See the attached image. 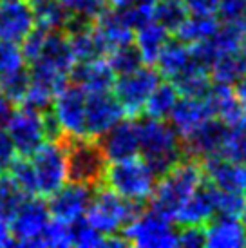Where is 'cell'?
Returning a JSON list of instances; mask_svg holds the SVG:
<instances>
[{
  "mask_svg": "<svg viewBox=\"0 0 246 248\" xmlns=\"http://www.w3.org/2000/svg\"><path fill=\"white\" fill-rule=\"evenodd\" d=\"M15 109V104L9 100V98L0 91V127H4L7 122V118H9V114L13 112Z\"/></svg>",
  "mask_w": 246,
  "mask_h": 248,
  "instance_id": "46",
  "label": "cell"
},
{
  "mask_svg": "<svg viewBox=\"0 0 246 248\" xmlns=\"http://www.w3.org/2000/svg\"><path fill=\"white\" fill-rule=\"evenodd\" d=\"M16 156L18 154L15 151V147L11 143L9 136H7V132L4 131V127H0V169L6 172Z\"/></svg>",
  "mask_w": 246,
  "mask_h": 248,
  "instance_id": "43",
  "label": "cell"
},
{
  "mask_svg": "<svg viewBox=\"0 0 246 248\" xmlns=\"http://www.w3.org/2000/svg\"><path fill=\"white\" fill-rule=\"evenodd\" d=\"M42 247H71V225L51 217V221H49L46 230H44V235H42Z\"/></svg>",
  "mask_w": 246,
  "mask_h": 248,
  "instance_id": "39",
  "label": "cell"
},
{
  "mask_svg": "<svg viewBox=\"0 0 246 248\" xmlns=\"http://www.w3.org/2000/svg\"><path fill=\"white\" fill-rule=\"evenodd\" d=\"M230 127H226L221 120L210 118L203 125H199L196 131L181 140L183 154L196 159H206L212 156H221L226 143Z\"/></svg>",
  "mask_w": 246,
  "mask_h": 248,
  "instance_id": "14",
  "label": "cell"
},
{
  "mask_svg": "<svg viewBox=\"0 0 246 248\" xmlns=\"http://www.w3.org/2000/svg\"><path fill=\"white\" fill-rule=\"evenodd\" d=\"M139 208L141 205H136L105 185H100L94 188L92 200L83 219L103 235H114L122 234L125 225L136 216Z\"/></svg>",
  "mask_w": 246,
  "mask_h": 248,
  "instance_id": "5",
  "label": "cell"
},
{
  "mask_svg": "<svg viewBox=\"0 0 246 248\" xmlns=\"http://www.w3.org/2000/svg\"><path fill=\"white\" fill-rule=\"evenodd\" d=\"M214 118L221 120L226 127H241L246 125V105L243 104L233 89V85L214 83L205 94Z\"/></svg>",
  "mask_w": 246,
  "mask_h": 248,
  "instance_id": "19",
  "label": "cell"
},
{
  "mask_svg": "<svg viewBox=\"0 0 246 248\" xmlns=\"http://www.w3.org/2000/svg\"><path fill=\"white\" fill-rule=\"evenodd\" d=\"M214 203L215 214L228 217H246V194L237 190H217L214 188Z\"/></svg>",
  "mask_w": 246,
  "mask_h": 248,
  "instance_id": "35",
  "label": "cell"
},
{
  "mask_svg": "<svg viewBox=\"0 0 246 248\" xmlns=\"http://www.w3.org/2000/svg\"><path fill=\"white\" fill-rule=\"evenodd\" d=\"M92 28H94L96 35L100 36L102 44L105 46L107 53L110 49L130 44L134 40V29L109 6L92 20Z\"/></svg>",
  "mask_w": 246,
  "mask_h": 248,
  "instance_id": "25",
  "label": "cell"
},
{
  "mask_svg": "<svg viewBox=\"0 0 246 248\" xmlns=\"http://www.w3.org/2000/svg\"><path fill=\"white\" fill-rule=\"evenodd\" d=\"M188 13L194 15H217L223 0H183Z\"/></svg>",
  "mask_w": 246,
  "mask_h": 248,
  "instance_id": "44",
  "label": "cell"
},
{
  "mask_svg": "<svg viewBox=\"0 0 246 248\" xmlns=\"http://www.w3.org/2000/svg\"><path fill=\"white\" fill-rule=\"evenodd\" d=\"M28 67L20 44L0 40V82Z\"/></svg>",
  "mask_w": 246,
  "mask_h": 248,
  "instance_id": "36",
  "label": "cell"
},
{
  "mask_svg": "<svg viewBox=\"0 0 246 248\" xmlns=\"http://www.w3.org/2000/svg\"><path fill=\"white\" fill-rule=\"evenodd\" d=\"M71 247H78V248L107 247V235L98 232L85 219H78L71 225Z\"/></svg>",
  "mask_w": 246,
  "mask_h": 248,
  "instance_id": "37",
  "label": "cell"
},
{
  "mask_svg": "<svg viewBox=\"0 0 246 248\" xmlns=\"http://www.w3.org/2000/svg\"><path fill=\"white\" fill-rule=\"evenodd\" d=\"M196 65H205L206 67V63L201 62L199 56L196 55L194 47L178 40V38H174V40L170 38L167 42L159 56L156 58V62H154V67L159 73V76L163 80H169V82L178 80L179 76L184 75L186 71H190Z\"/></svg>",
  "mask_w": 246,
  "mask_h": 248,
  "instance_id": "17",
  "label": "cell"
},
{
  "mask_svg": "<svg viewBox=\"0 0 246 248\" xmlns=\"http://www.w3.org/2000/svg\"><path fill=\"white\" fill-rule=\"evenodd\" d=\"M219 24H221V18L217 15L188 13V16L181 22V26L174 31V35L178 40L184 42L188 46H198V44L206 42L217 31Z\"/></svg>",
  "mask_w": 246,
  "mask_h": 248,
  "instance_id": "28",
  "label": "cell"
},
{
  "mask_svg": "<svg viewBox=\"0 0 246 248\" xmlns=\"http://www.w3.org/2000/svg\"><path fill=\"white\" fill-rule=\"evenodd\" d=\"M206 183L217 190H237L246 188V167L228 156H212L201 161Z\"/></svg>",
  "mask_w": 246,
  "mask_h": 248,
  "instance_id": "18",
  "label": "cell"
},
{
  "mask_svg": "<svg viewBox=\"0 0 246 248\" xmlns=\"http://www.w3.org/2000/svg\"><path fill=\"white\" fill-rule=\"evenodd\" d=\"M36 26L29 0H0V40L20 44Z\"/></svg>",
  "mask_w": 246,
  "mask_h": 248,
  "instance_id": "16",
  "label": "cell"
},
{
  "mask_svg": "<svg viewBox=\"0 0 246 248\" xmlns=\"http://www.w3.org/2000/svg\"><path fill=\"white\" fill-rule=\"evenodd\" d=\"M161 82V76L154 65H139L138 69L116 76L112 93L122 104L125 116L136 118L143 112V107L151 93Z\"/></svg>",
  "mask_w": 246,
  "mask_h": 248,
  "instance_id": "10",
  "label": "cell"
},
{
  "mask_svg": "<svg viewBox=\"0 0 246 248\" xmlns=\"http://www.w3.org/2000/svg\"><path fill=\"white\" fill-rule=\"evenodd\" d=\"M179 227L154 208H139L136 216L125 225L122 235L130 247L139 248H172L178 247Z\"/></svg>",
  "mask_w": 246,
  "mask_h": 248,
  "instance_id": "6",
  "label": "cell"
},
{
  "mask_svg": "<svg viewBox=\"0 0 246 248\" xmlns=\"http://www.w3.org/2000/svg\"><path fill=\"white\" fill-rule=\"evenodd\" d=\"M186 16H188V9L183 0H157L154 15H152V18L159 22L165 29H169L172 35Z\"/></svg>",
  "mask_w": 246,
  "mask_h": 248,
  "instance_id": "33",
  "label": "cell"
},
{
  "mask_svg": "<svg viewBox=\"0 0 246 248\" xmlns=\"http://www.w3.org/2000/svg\"><path fill=\"white\" fill-rule=\"evenodd\" d=\"M28 198L29 196L9 176V172L0 174V217L11 221Z\"/></svg>",
  "mask_w": 246,
  "mask_h": 248,
  "instance_id": "32",
  "label": "cell"
},
{
  "mask_svg": "<svg viewBox=\"0 0 246 248\" xmlns=\"http://www.w3.org/2000/svg\"><path fill=\"white\" fill-rule=\"evenodd\" d=\"M210 118H214V114L206 96H179L178 104L169 116V122L176 129L179 138L183 140Z\"/></svg>",
  "mask_w": 246,
  "mask_h": 248,
  "instance_id": "20",
  "label": "cell"
},
{
  "mask_svg": "<svg viewBox=\"0 0 246 248\" xmlns=\"http://www.w3.org/2000/svg\"><path fill=\"white\" fill-rule=\"evenodd\" d=\"M157 0H109V7L116 11L132 29L152 20Z\"/></svg>",
  "mask_w": 246,
  "mask_h": 248,
  "instance_id": "30",
  "label": "cell"
},
{
  "mask_svg": "<svg viewBox=\"0 0 246 248\" xmlns=\"http://www.w3.org/2000/svg\"><path fill=\"white\" fill-rule=\"evenodd\" d=\"M205 247L241 248L246 247V223L241 217H228L215 214L203 227Z\"/></svg>",
  "mask_w": 246,
  "mask_h": 248,
  "instance_id": "21",
  "label": "cell"
},
{
  "mask_svg": "<svg viewBox=\"0 0 246 248\" xmlns=\"http://www.w3.org/2000/svg\"><path fill=\"white\" fill-rule=\"evenodd\" d=\"M107 161H120V159L139 156V131L138 120L132 116H125L114 127L98 138Z\"/></svg>",
  "mask_w": 246,
  "mask_h": 248,
  "instance_id": "15",
  "label": "cell"
},
{
  "mask_svg": "<svg viewBox=\"0 0 246 248\" xmlns=\"http://www.w3.org/2000/svg\"><path fill=\"white\" fill-rule=\"evenodd\" d=\"M178 247H183V248L205 247V232H203V227H196V225L179 227Z\"/></svg>",
  "mask_w": 246,
  "mask_h": 248,
  "instance_id": "41",
  "label": "cell"
},
{
  "mask_svg": "<svg viewBox=\"0 0 246 248\" xmlns=\"http://www.w3.org/2000/svg\"><path fill=\"white\" fill-rule=\"evenodd\" d=\"M156 181L157 174L152 170V167L141 156H134L120 161H109L102 185L136 205H145L151 200Z\"/></svg>",
  "mask_w": 246,
  "mask_h": 248,
  "instance_id": "3",
  "label": "cell"
},
{
  "mask_svg": "<svg viewBox=\"0 0 246 248\" xmlns=\"http://www.w3.org/2000/svg\"><path fill=\"white\" fill-rule=\"evenodd\" d=\"M2 172H4V170H2V169H0V174H2Z\"/></svg>",
  "mask_w": 246,
  "mask_h": 248,
  "instance_id": "49",
  "label": "cell"
},
{
  "mask_svg": "<svg viewBox=\"0 0 246 248\" xmlns=\"http://www.w3.org/2000/svg\"><path fill=\"white\" fill-rule=\"evenodd\" d=\"M215 216V203H214V190L208 183H203L188 200L179 207L174 216V223L178 227L196 225L205 227L208 221Z\"/></svg>",
  "mask_w": 246,
  "mask_h": 248,
  "instance_id": "23",
  "label": "cell"
},
{
  "mask_svg": "<svg viewBox=\"0 0 246 248\" xmlns=\"http://www.w3.org/2000/svg\"><path fill=\"white\" fill-rule=\"evenodd\" d=\"M105 60L110 65V69L114 71V75H125V73H130V71L138 69L139 65H143V60L138 53L136 46L130 42V44H125V46H120V47L110 49L109 53L105 55Z\"/></svg>",
  "mask_w": 246,
  "mask_h": 248,
  "instance_id": "34",
  "label": "cell"
},
{
  "mask_svg": "<svg viewBox=\"0 0 246 248\" xmlns=\"http://www.w3.org/2000/svg\"><path fill=\"white\" fill-rule=\"evenodd\" d=\"M28 158L33 167L36 196L47 198L69 181L65 143L62 138H49Z\"/></svg>",
  "mask_w": 246,
  "mask_h": 248,
  "instance_id": "9",
  "label": "cell"
},
{
  "mask_svg": "<svg viewBox=\"0 0 246 248\" xmlns=\"http://www.w3.org/2000/svg\"><path fill=\"white\" fill-rule=\"evenodd\" d=\"M65 143V161H67V179L89 186H100L109 161L103 154L98 140L71 138Z\"/></svg>",
  "mask_w": 246,
  "mask_h": 248,
  "instance_id": "8",
  "label": "cell"
},
{
  "mask_svg": "<svg viewBox=\"0 0 246 248\" xmlns=\"http://www.w3.org/2000/svg\"><path fill=\"white\" fill-rule=\"evenodd\" d=\"M246 9V0H223L217 16L225 22H237Z\"/></svg>",
  "mask_w": 246,
  "mask_h": 248,
  "instance_id": "42",
  "label": "cell"
},
{
  "mask_svg": "<svg viewBox=\"0 0 246 248\" xmlns=\"http://www.w3.org/2000/svg\"><path fill=\"white\" fill-rule=\"evenodd\" d=\"M4 131L18 156H31L44 141L53 138L47 110L31 109L26 105H15Z\"/></svg>",
  "mask_w": 246,
  "mask_h": 248,
  "instance_id": "7",
  "label": "cell"
},
{
  "mask_svg": "<svg viewBox=\"0 0 246 248\" xmlns=\"http://www.w3.org/2000/svg\"><path fill=\"white\" fill-rule=\"evenodd\" d=\"M60 2L71 15V22H92L109 6V0H60Z\"/></svg>",
  "mask_w": 246,
  "mask_h": 248,
  "instance_id": "38",
  "label": "cell"
},
{
  "mask_svg": "<svg viewBox=\"0 0 246 248\" xmlns=\"http://www.w3.org/2000/svg\"><path fill=\"white\" fill-rule=\"evenodd\" d=\"M65 33H67L69 46H71V51H73L76 63L105 58L107 49L102 44L100 36L96 35L92 22L73 20L65 28Z\"/></svg>",
  "mask_w": 246,
  "mask_h": 248,
  "instance_id": "22",
  "label": "cell"
},
{
  "mask_svg": "<svg viewBox=\"0 0 246 248\" xmlns=\"http://www.w3.org/2000/svg\"><path fill=\"white\" fill-rule=\"evenodd\" d=\"M85 104L87 93L73 83H65L47 109L53 138L71 140L85 136Z\"/></svg>",
  "mask_w": 246,
  "mask_h": 248,
  "instance_id": "4",
  "label": "cell"
},
{
  "mask_svg": "<svg viewBox=\"0 0 246 248\" xmlns=\"http://www.w3.org/2000/svg\"><path fill=\"white\" fill-rule=\"evenodd\" d=\"M139 156L159 176L183 158L181 138L169 120L143 116L138 120Z\"/></svg>",
  "mask_w": 246,
  "mask_h": 248,
  "instance_id": "2",
  "label": "cell"
},
{
  "mask_svg": "<svg viewBox=\"0 0 246 248\" xmlns=\"http://www.w3.org/2000/svg\"><path fill=\"white\" fill-rule=\"evenodd\" d=\"M11 245H15L13 232H11V225H9V221L7 219L0 217V248L11 247Z\"/></svg>",
  "mask_w": 246,
  "mask_h": 248,
  "instance_id": "45",
  "label": "cell"
},
{
  "mask_svg": "<svg viewBox=\"0 0 246 248\" xmlns=\"http://www.w3.org/2000/svg\"><path fill=\"white\" fill-rule=\"evenodd\" d=\"M122 118H125V112L112 91L87 94V104H85V136L87 138H102Z\"/></svg>",
  "mask_w": 246,
  "mask_h": 248,
  "instance_id": "13",
  "label": "cell"
},
{
  "mask_svg": "<svg viewBox=\"0 0 246 248\" xmlns=\"http://www.w3.org/2000/svg\"><path fill=\"white\" fill-rule=\"evenodd\" d=\"M205 170L201 159L183 156L176 165L157 176L156 186L152 192L151 208L157 210L174 221L179 207L205 183Z\"/></svg>",
  "mask_w": 246,
  "mask_h": 248,
  "instance_id": "1",
  "label": "cell"
},
{
  "mask_svg": "<svg viewBox=\"0 0 246 248\" xmlns=\"http://www.w3.org/2000/svg\"><path fill=\"white\" fill-rule=\"evenodd\" d=\"M31 4L36 16V26L46 29H65L71 24V15L60 0H38Z\"/></svg>",
  "mask_w": 246,
  "mask_h": 248,
  "instance_id": "31",
  "label": "cell"
},
{
  "mask_svg": "<svg viewBox=\"0 0 246 248\" xmlns=\"http://www.w3.org/2000/svg\"><path fill=\"white\" fill-rule=\"evenodd\" d=\"M178 100L179 93L174 87V83L161 78V82L157 83L156 89L152 91L147 104H145L143 114L149 118H157V120H169Z\"/></svg>",
  "mask_w": 246,
  "mask_h": 248,
  "instance_id": "29",
  "label": "cell"
},
{
  "mask_svg": "<svg viewBox=\"0 0 246 248\" xmlns=\"http://www.w3.org/2000/svg\"><path fill=\"white\" fill-rule=\"evenodd\" d=\"M170 36L172 33L169 29H165L159 22L152 18V20L145 22V24H141V26H138L134 29V40H132V44L136 46L143 63L154 65L156 58L161 53V49L165 47V44L170 40Z\"/></svg>",
  "mask_w": 246,
  "mask_h": 248,
  "instance_id": "26",
  "label": "cell"
},
{
  "mask_svg": "<svg viewBox=\"0 0 246 248\" xmlns=\"http://www.w3.org/2000/svg\"><path fill=\"white\" fill-rule=\"evenodd\" d=\"M235 24H239V28L243 29V33L246 35V9H245V13L241 15V18L237 22H235Z\"/></svg>",
  "mask_w": 246,
  "mask_h": 248,
  "instance_id": "48",
  "label": "cell"
},
{
  "mask_svg": "<svg viewBox=\"0 0 246 248\" xmlns=\"http://www.w3.org/2000/svg\"><path fill=\"white\" fill-rule=\"evenodd\" d=\"M235 93H237V96H239L241 102L246 105V75L235 83Z\"/></svg>",
  "mask_w": 246,
  "mask_h": 248,
  "instance_id": "47",
  "label": "cell"
},
{
  "mask_svg": "<svg viewBox=\"0 0 246 248\" xmlns=\"http://www.w3.org/2000/svg\"><path fill=\"white\" fill-rule=\"evenodd\" d=\"M71 80L76 85H80L87 94H92V93L112 91L116 75L105 58H98V60L75 63L71 71Z\"/></svg>",
  "mask_w": 246,
  "mask_h": 248,
  "instance_id": "24",
  "label": "cell"
},
{
  "mask_svg": "<svg viewBox=\"0 0 246 248\" xmlns=\"http://www.w3.org/2000/svg\"><path fill=\"white\" fill-rule=\"evenodd\" d=\"M208 75L214 83L235 85L246 75V46L215 56L208 63Z\"/></svg>",
  "mask_w": 246,
  "mask_h": 248,
  "instance_id": "27",
  "label": "cell"
},
{
  "mask_svg": "<svg viewBox=\"0 0 246 248\" xmlns=\"http://www.w3.org/2000/svg\"><path fill=\"white\" fill-rule=\"evenodd\" d=\"M51 221L47 203L40 196H29L18 212L9 221L15 245L20 247H42V235Z\"/></svg>",
  "mask_w": 246,
  "mask_h": 248,
  "instance_id": "11",
  "label": "cell"
},
{
  "mask_svg": "<svg viewBox=\"0 0 246 248\" xmlns=\"http://www.w3.org/2000/svg\"><path fill=\"white\" fill-rule=\"evenodd\" d=\"M221 156L235 159L246 167V125L232 127L226 136V143Z\"/></svg>",
  "mask_w": 246,
  "mask_h": 248,
  "instance_id": "40",
  "label": "cell"
},
{
  "mask_svg": "<svg viewBox=\"0 0 246 248\" xmlns=\"http://www.w3.org/2000/svg\"><path fill=\"white\" fill-rule=\"evenodd\" d=\"M94 188L96 186L76 183V181H65L56 192L47 196L46 203H47L51 217L63 221L67 225L83 219L91 205V200H92Z\"/></svg>",
  "mask_w": 246,
  "mask_h": 248,
  "instance_id": "12",
  "label": "cell"
}]
</instances>
